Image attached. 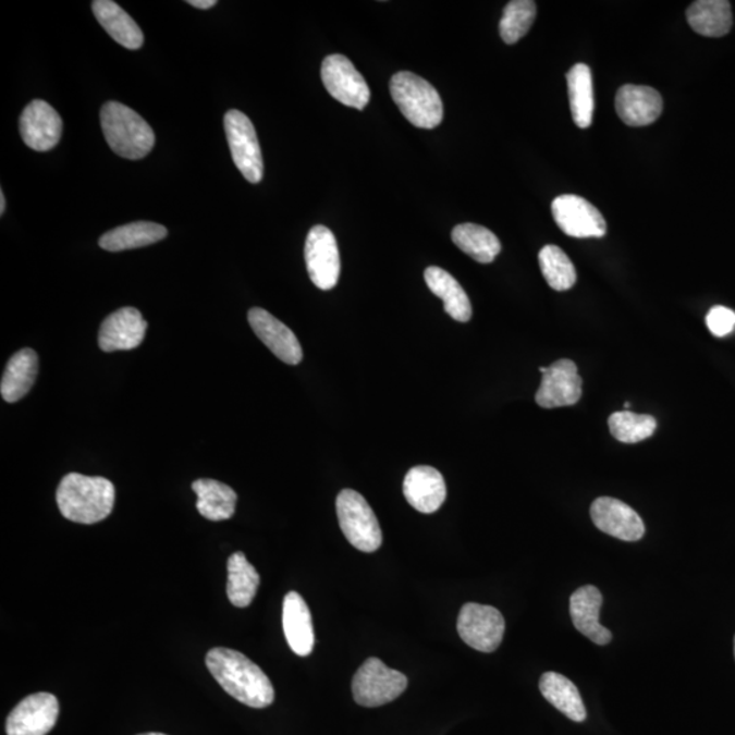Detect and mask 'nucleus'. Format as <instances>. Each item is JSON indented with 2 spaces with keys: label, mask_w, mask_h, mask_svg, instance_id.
<instances>
[{
  "label": "nucleus",
  "mask_w": 735,
  "mask_h": 735,
  "mask_svg": "<svg viewBox=\"0 0 735 735\" xmlns=\"http://www.w3.org/2000/svg\"><path fill=\"white\" fill-rule=\"evenodd\" d=\"M206 666L221 688L250 708H266L274 701L271 681L258 664L231 648H212L206 656Z\"/></svg>",
  "instance_id": "nucleus-1"
},
{
  "label": "nucleus",
  "mask_w": 735,
  "mask_h": 735,
  "mask_svg": "<svg viewBox=\"0 0 735 735\" xmlns=\"http://www.w3.org/2000/svg\"><path fill=\"white\" fill-rule=\"evenodd\" d=\"M117 490L109 479L70 473L60 481L57 501L60 512L71 522L95 525L113 510Z\"/></svg>",
  "instance_id": "nucleus-2"
},
{
  "label": "nucleus",
  "mask_w": 735,
  "mask_h": 735,
  "mask_svg": "<svg viewBox=\"0 0 735 735\" xmlns=\"http://www.w3.org/2000/svg\"><path fill=\"white\" fill-rule=\"evenodd\" d=\"M100 119L107 144L118 156L127 160H140L155 147V131L140 114L124 103H103Z\"/></svg>",
  "instance_id": "nucleus-3"
},
{
  "label": "nucleus",
  "mask_w": 735,
  "mask_h": 735,
  "mask_svg": "<svg viewBox=\"0 0 735 735\" xmlns=\"http://www.w3.org/2000/svg\"><path fill=\"white\" fill-rule=\"evenodd\" d=\"M390 91L403 117L416 127L432 130L443 122V101L438 90L421 76L401 71L392 76Z\"/></svg>",
  "instance_id": "nucleus-4"
},
{
  "label": "nucleus",
  "mask_w": 735,
  "mask_h": 735,
  "mask_svg": "<svg viewBox=\"0 0 735 735\" xmlns=\"http://www.w3.org/2000/svg\"><path fill=\"white\" fill-rule=\"evenodd\" d=\"M336 515L341 530L354 548L373 553L383 542L378 517L368 501L353 489H343L336 498Z\"/></svg>",
  "instance_id": "nucleus-5"
},
{
  "label": "nucleus",
  "mask_w": 735,
  "mask_h": 735,
  "mask_svg": "<svg viewBox=\"0 0 735 735\" xmlns=\"http://www.w3.org/2000/svg\"><path fill=\"white\" fill-rule=\"evenodd\" d=\"M406 688V675L387 667L378 658L367 659L354 674L352 683L354 700L368 708L397 699Z\"/></svg>",
  "instance_id": "nucleus-6"
},
{
  "label": "nucleus",
  "mask_w": 735,
  "mask_h": 735,
  "mask_svg": "<svg viewBox=\"0 0 735 735\" xmlns=\"http://www.w3.org/2000/svg\"><path fill=\"white\" fill-rule=\"evenodd\" d=\"M223 124L229 149L238 171L249 183H260L264 179V157L253 122L247 114L231 109L226 112Z\"/></svg>",
  "instance_id": "nucleus-7"
},
{
  "label": "nucleus",
  "mask_w": 735,
  "mask_h": 735,
  "mask_svg": "<svg viewBox=\"0 0 735 735\" xmlns=\"http://www.w3.org/2000/svg\"><path fill=\"white\" fill-rule=\"evenodd\" d=\"M505 621L503 614L493 607L479 603H466L457 617V634L467 646L481 652L498 650L503 641Z\"/></svg>",
  "instance_id": "nucleus-8"
},
{
  "label": "nucleus",
  "mask_w": 735,
  "mask_h": 735,
  "mask_svg": "<svg viewBox=\"0 0 735 735\" xmlns=\"http://www.w3.org/2000/svg\"><path fill=\"white\" fill-rule=\"evenodd\" d=\"M321 81L327 91L343 106L363 111L370 100L367 81L343 54H330L321 63Z\"/></svg>",
  "instance_id": "nucleus-9"
},
{
  "label": "nucleus",
  "mask_w": 735,
  "mask_h": 735,
  "mask_svg": "<svg viewBox=\"0 0 735 735\" xmlns=\"http://www.w3.org/2000/svg\"><path fill=\"white\" fill-rule=\"evenodd\" d=\"M310 281L321 291L335 287L341 274L340 249L334 233L323 225L310 229L304 248Z\"/></svg>",
  "instance_id": "nucleus-10"
},
{
  "label": "nucleus",
  "mask_w": 735,
  "mask_h": 735,
  "mask_svg": "<svg viewBox=\"0 0 735 735\" xmlns=\"http://www.w3.org/2000/svg\"><path fill=\"white\" fill-rule=\"evenodd\" d=\"M552 215L561 231L576 238L603 237L607 221L590 201L577 195H560L553 200Z\"/></svg>",
  "instance_id": "nucleus-11"
},
{
  "label": "nucleus",
  "mask_w": 735,
  "mask_h": 735,
  "mask_svg": "<svg viewBox=\"0 0 735 735\" xmlns=\"http://www.w3.org/2000/svg\"><path fill=\"white\" fill-rule=\"evenodd\" d=\"M542 381L536 401L543 408L572 406L581 396V378L571 359H559L548 368H539Z\"/></svg>",
  "instance_id": "nucleus-12"
},
{
  "label": "nucleus",
  "mask_w": 735,
  "mask_h": 735,
  "mask_svg": "<svg viewBox=\"0 0 735 735\" xmlns=\"http://www.w3.org/2000/svg\"><path fill=\"white\" fill-rule=\"evenodd\" d=\"M59 711V701L51 694L27 696L10 712L5 732L8 735H47L57 724Z\"/></svg>",
  "instance_id": "nucleus-13"
},
{
  "label": "nucleus",
  "mask_w": 735,
  "mask_h": 735,
  "mask_svg": "<svg viewBox=\"0 0 735 735\" xmlns=\"http://www.w3.org/2000/svg\"><path fill=\"white\" fill-rule=\"evenodd\" d=\"M62 118L46 101H32L21 113L20 133L25 145L33 150H52L62 138Z\"/></svg>",
  "instance_id": "nucleus-14"
},
{
  "label": "nucleus",
  "mask_w": 735,
  "mask_h": 735,
  "mask_svg": "<svg viewBox=\"0 0 735 735\" xmlns=\"http://www.w3.org/2000/svg\"><path fill=\"white\" fill-rule=\"evenodd\" d=\"M591 519L599 530L621 541L636 542L645 537L646 526L629 505L613 498H599L591 504Z\"/></svg>",
  "instance_id": "nucleus-15"
},
{
  "label": "nucleus",
  "mask_w": 735,
  "mask_h": 735,
  "mask_svg": "<svg viewBox=\"0 0 735 735\" xmlns=\"http://www.w3.org/2000/svg\"><path fill=\"white\" fill-rule=\"evenodd\" d=\"M146 331L147 321L138 309L120 308L102 321L98 346L107 353L133 351L145 340Z\"/></svg>",
  "instance_id": "nucleus-16"
},
{
  "label": "nucleus",
  "mask_w": 735,
  "mask_h": 735,
  "mask_svg": "<svg viewBox=\"0 0 735 735\" xmlns=\"http://www.w3.org/2000/svg\"><path fill=\"white\" fill-rule=\"evenodd\" d=\"M248 321L256 336L281 362L289 365H297L303 362V348L297 336L281 320L274 318L266 309L253 308L249 309Z\"/></svg>",
  "instance_id": "nucleus-17"
},
{
  "label": "nucleus",
  "mask_w": 735,
  "mask_h": 735,
  "mask_svg": "<svg viewBox=\"0 0 735 735\" xmlns=\"http://www.w3.org/2000/svg\"><path fill=\"white\" fill-rule=\"evenodd\" d=\"M403 494L414 510L422 514H433L444 504L446 498L444 478L434 467H413L403 481Z\"/></svg>",
  "instance_id": "nucleus-18"
},
{
  "label": "nucleus",
  "mask_w": 735,
  "mask_h": 735,
  "mask_svg": "<svg viewBox=\"0 0 735 735\" xmlns=\"http://www.w3.org/2000/svg\"><path fill=\"white\" fill-rule=\"evenodd\" d=\"M662 109V96L650 86L625 85L615 96V111L632 127H645L656 122Z\"/></svg>",
  "instance_id": "nucleus-19"
},
{
  "label": "nucleus",
  "mask_w": 735,
  "mask_h": 735,
  "mask_svg": "<svg viewBox=\"0 0 735 735\" xmlns=\"http://www.w3.org/2000/svg\"><path fill=\"white\" fill-rule=\"evenodd\" d=\"M603 597L593 586H583L572 593L569 613L575 628L596 645L604 646L612 641V632L599 623Z\"/></svg>",
  "instance_id": "nucleus-20"
},
{
  "label": "nucleus",
  "mask_w": 735,
  "mask_h": 735,
  "mask_svg": "<svg viewBox=\"0 0 735 735\" xmlns=\"http://www.w3.org/2000/svg\"><path fill=\"white\" fill-rule=\"evenodd\" d=\"M282 625L293 652L308 657L315 646L313 617L307 602L296 591L286 593L283 599Z\"/></svg>",
  "instance_id": "nucleus-21"
},
{
  "label": "nucleus",
  "mask_w": 735,
  "mask_h": 735,
  "mask_svg": "<svg viewBox=\"0 0 735 735\" xmlns=\"http://www.w3.org/2000/svg\"><path fill=\"white\" fill-rule=\"evenodd\" d=\"M98 24H100L114 41L127 49H139L144 46V33L136 22L111 0H95L91 3Z\"/></svg>",
  "instance_id": "nucleus-22"
},
{
  "label": "nucleus",
  "mask_w": 735,
  "mask_h": 735,
  "mask_svg": "<svg viewBox=\"0 0 735 735\" xmlns=\"http://www.w3.org/2000/svg\"><path fill=\"white\" fill-rule=\"evenodd\" d=\"M425 282L429 291L444 302V310L452 319L466 323L471 319L473 308L470 299L461 286V283L440 267H428L424 272Z\"/></svg>",
  "instance_id": "nucleus-23"
},
{
  "label": "nucleus",
  "mask_w": 735,
  "mask_h": 735,
  "mask_svg": "<svg viewBox=\"0 0 735 735\" xmlns=\"http://www.w3.org/2000/svg\"><path fill=\"white\" fill-rule=\"evenodd\" d=\"M193 490L198 495L196 509L207 520H228L236 512L237 494L226 483L201 478L193 483Z\"/></svg>",
  "instance_id": "nucleus-24"
},
{
  "label": "nucleus",
  "mask_w": 735,
  "mask_h": 735,
  "mask_svg": "<svg viewBox=\"0 0 735 735\" xmlns=\"http://www.w3.org/2000/svg\"><path fill=\"white\" fill-rule=\"evenodd\" d=\"M38 373V357L32 348H22L5 365L0 392L9 403L19 402L35 384Z\"/></svg>",
  "instance_id": "nucleus-25"
},
{
  "label": "nucleus",
  "mask_w": 735,
  "mask_h": 735,
  "mask_svg": "<svg viewBox=\"0 0 735 735\" xmlns=\"http://www.w3.org/2000/svg\"><path fill=\"white\" fill-rule=\"evenodd\" d=\"M168 236V229L160 223L149 221H138L112 229L103 233L100 247L111 253L147 247Z\"/></svg>",
  "instance_id": "nucleus-26"
},
{
  "label": "nucleus",
  "mask_w": 735,
  "mask_h": 735,
  "mask_svg": "<svg viewBox=\"0 0 735 735\" xmlns=\"http://www.w3.org/2000/svg\"><path fill=\"white\" fill-rule=\"evenodd\" d=\"M539 690L550 705L574 722L586 721L587 711L579 689L563 674L548 672L539 679Z\"/></svg>",
  "instance_id": "nucleus-27"
},
{
  "label": "nucleus",
  "mask_w": 735,
  "mask_h": 735,
  "mask_svg": "<svg viewBox=\"0 0 735 735\" xmlns=\"http://www.w3.org/2000/svg\"><path fill=\"white\" fill-rule=\"evenodd\" d=\"M686 19L699 35L722 37L732 29V5L726 0H699L689 5Z\"/></svg>",
  "instance_id": "nucleus-28"
},
{
  "label": "nucleus",
  "mask_w": 735,
  "mask_h": 735,
  "mask_svg": "<svg viewBox=\"0 0 735 735\" xmlns=\"http://www.w3.org/2000/svg\"><path fill=\"white\" fill-rule=\"evenodd\" d=\"M572 119L577 127L588 128L592 123L593 86L591 70L585 63H577L566 74Z\"/></svg>",
  "instance_id": "nucleus-29"
},
{
  "label": "nucleus",
  "mask_w": 735,
  "mask_h": 735,
  "mask_svg": "<svg viewBox=\"0 0 735 735\" xmlns=\"http://www.w3.org/2000/svg\"><path fill=\"white\" fill-rule=\"evenodd\" d=\"M451 238L457 248L479 264H492L501 250L498 236L477 223H461L452 231Z\"/></svg>",
  "instance_id": "nucleus-30"
},
{
  "label": "nucleus",
  "mask_w": 735,
  "mask_h": 735,
  "mask_svg": "<svg viewBox=\"0 0 735 735\" xmlns=\"http://www.w3.org/2000/svg\"><path fill=\"white\" fill-rule=\"evenodd\" d=\"M260 583L258 571L250 565L245 554L233 553L228 560L229 601L236 608H247L254 601Z\"/></svg>",
  "instance_id": "nucleus-31"
},
{
  "label": "nucleus",
  "mask_w": 735,
  "mask_h": 735,
  "mask_svg": "<svg viewBox=\"0 0 735 735\" xmlns=\"http://www.w3.org/2000/svg\"><path fill=\"white\" fill-rule=\"evenodd\" d=\"M538 259L544 280L554 291H569L575 285L577 280L575 266L558 245H544L539 250Z\"/></svg>",
  "instance_id": "nucleus-32"
},
{
  "label": "nucleus",
  "mask_w": 735,
  "mask_h": 735,
  "mask_svg": "<svg viewBox=\"0 0 735 735\" xmlns=\"http://www.w3.org/2000/svg\"><path fill=\"white\" fill-rule=\"evenodd\" d=\"M608 424L613 438L625 444L640 443L651 438L657 429L656 418L648 414H636L629 411L613 413Z\"/></svg>",
  "instance_id": "nucleus-33"
},
{
  "label": "nucleus",
  "mask_w": 735,
  "mask_h": 735,
  "mask_svg": "<svg viewBox=\"0 0 735 735\" xmlns=\"http://www.w3.org/2000/svg\"><path fill=\"white\" fill-rule=\"evenodd\" d=\"M537 15V4L531 0H514L505 5L500 21V36L506 44H515L530 30Z\"/></svg>",
  "instance_id": "nucleus-34"
},
{
  "label": "nucleus",
  "mask_w": 735,
  "mask_h": 735,
  "mask_svg": "<svg viewBox=\"0 0 735 735\" xmlns=\"http://www.w3.org/2000/svg\"><path fill=\"white\" fill-rule=\"evenodd\" d=\"M708 330L715 336H726L734 330L735 314L726 307H713L706 318Z\"/></svg>",
  "instance_id": "nucleus-35"
},
{
  "label": "nucleus",
  "mask_w": 735,
  "mask_h": 735,
  "mask_svg": "<svg viewBox=\"0 0 735 735\" xmlns=\"http://www.w3.org/2000/svg\"><path fill=\"white\" fill-rule=\"evenodd\" d=\"M187 3L200 10L211 9L217 4L216 0H189Z\"/></svg>",
  "instance_id": "nucleus-36"
},
{
  "label": "nucleus",
  "mask_w": 735,
  "mask_h": 735,
  "mask_svg": "<svg viewBox=\"0 0 735 735\" xmlns=\"http://www.w3.org/2000/svg\"><path fill=\"white\" fill-rule=\"evenodd\" d=\"M5 211V198L3 191L0 193V216H3Z\"/></svg>",
  "instance_id": "nucleus-37"
},
{
  "label": "nucleus",
  "mask_w": 735,
  "mask_h": 735,
  "mask_svg": "<svg viewBox=\"0 0 735 735\" xmlns=\"http://www.w3.org/2000/svg\"><path fill=\"white\" fill-rule=\"evenodd\" d=\"M139 735H167L162 733H145V734H139Z\"/></svg>",
  "instance_id": "nucleus-38"
},
{
  "label": "nucleus",
  "mask_w": 735,
  "mask_h": 735,
  "mask_svg": "<svg viewBox=\"0 0 735 735\" xmlns=\"http://www.w3.org/2000/svg\"><path fill=\"white\" fill-rule=\"evenodd\" d=\"M630 406H632V405H630L629 402H625V403H624V407H625V408H629Z\"/></svg>",
  "instance_id": "nucleus-39"
},
{
  "label": "nucleus",
  "mask_w": 735,
  "mask_h": 735,
  "mask_svg": "<svg viewBox=\"0 0 735 735\" xmlns=\"http://www.w3.org/2000/svg\"><path fill=\"white\" fill-rule=\"evenodd\" d=\"M734 653H735V639H734Z\"/></svg>",
  "instance_id": "nucleus-40"
}]
</instances>
